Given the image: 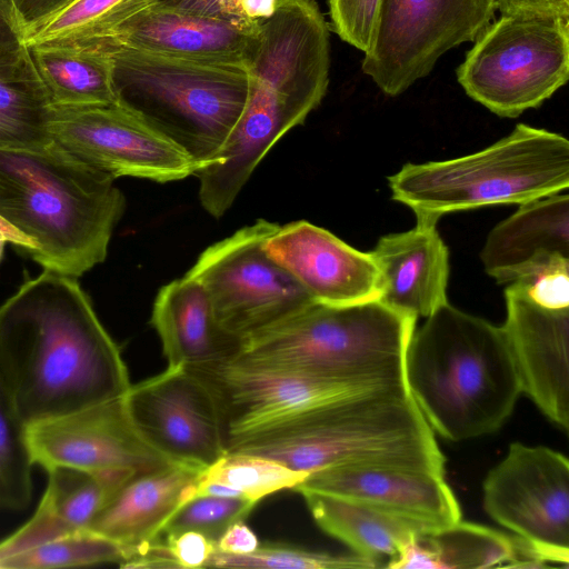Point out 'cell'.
<instances>
[{
	"instance_id": "1",
	"label": "cell",
	"mask_w": 569,
	"mask_h": 569,
	"mask_svg": "<svg viewBox=\"0 0 569 569\" xmlns=\"http://www.w3.org/2000/svg\"><path fill=\"white\" fill-rule=\"evenodd\" d=\"M0 377L27 426L131 387L120 349L77 278L44 269L0 306Z\"/></svg>"
},
{
	"instance_id": "2",
	"label": "cell",
	"mask_w": 569,
	"mask_h": 569,
	"mask_svg": "<svg viewBox=\"0 0 569 569\" xmlns=\"http://www.w3.org/2000/svg\"><path fill=\"white\" fill-rule=\"evenodd\" d=\"M113 181L53 142L0 149V218L32 242L44 270L79 278L104 261L123 214Z\"/></svg>"
},
{
	"instance_id": "3",
	"label": "cell",
	"mask_w": 569,
	"mask_h": 569,
	"mask_svg": "<svg viewBox=\"0 0 569 569\" xmlns=\"http://www.w3.org/2000/svg\"><path fill=\"white\" fill-rule=\"evenodd\" d=\"M413 331L408 390L432 430L460 441L498 430L521 388L501 327L446 302Z\"/></svg>"
},
{
	"instance_id": "4",
	"label": "cell",
	"mask_w": 569,
	"mask_h": 569,
	"mask_svg": "<svg viewBox=\"0 0 569 569\" xmlns=\"http://www.w3.org/2000/svg\"><path fill=\"white\" fill-rule=\"evenodd\" d=\"M228 451L263 456L307 473L380 465L445 475V457L407 386L332 400L288 423L247 437Z\"/></svg>"
},
{
	"instance_id": "5",
	"label": "cell",
	"mask_w": 569,
	"mask_h": 569,
	"mask_svg": "<svg viewBox=\"0 0 569 569\" xmlns=\"http://www.w3.org/2000/svg\"><path fill=\"white\" fill-rule=\"evenodd\" d=\"M416 322L379 300L315 302L247 339L234 359L368 387L407 386L405 358Z\"/></svg>"
},
{
	"instance_id": "6",
	"label": "cell",
	"mask_w": 569,
	"mask_h": 569,
	"mask_svg": "<svg viewBox=\"0 0 569 569\" xmlns=\"http://www.w3.org/2000/svg\"><path fill=\"white\" fill-rule=\"evenodd\" d=\"M96 46L112 58L118 103L180 149L196 172L214 161L242 113L247 68Z\"/></svg>"
},
{
	"instance_id": "7",
	"label": "cell",
	"mask_w": 569,
	"mask_h": 569,
	"mask_svg": "<svg viewBox=\"0 0 569 569\" xmlns=\"http://www.w3.org/2000/svg\"><path fill=\"white\" fill-rule=\"evenodd\" d=\"M391 197L417 221L492 204L527 203L569 187L566 137L519 123L478 152L443 161L406 163L388 177Z\"/></svg>"
},
{
	"instance_id": "8",
	"label": "cell",
	"mask_w": 569,
	"mask_h": 569,
	"mask_svg": "<svg viewBox=\"0 0 569 569\" xmlns=\"http://www.w3.org/2000/svg\"><path fill=\"white\" fill-rule=\"evenodd\" d=\"M473 42L457 80L499 117L538 108L568 81L569 18L501 14Z\"/></svg>"
},
{
	"instance_id": "9",
	"label": "cell",
	"mask_w": 569,
	"mask_h": 569,
	"mask_svg": "<svg viewBox=\"0 0 569 569\" xmlns=\"http://www.w3.org/2000/svg\"><path fill=\"white\" fill-rule=\"evenodd\" d=\"M278 227L258 219L208 247L186 273L206 291L220 326L242 342L315 303L264 250Z\"/></svg>"
},
{
	"instance_id": "10",
	"label": "cell",
	"mask_w": 569,
	"mask_h": 569,
	"mask_svg": "<svg viewBox=\"0 0 569 569\" xmlns=\"http://www.w3.org/2000/svg\"><path fill=\"white\" fill-rule=\"evenodd\" d=\"M496 10V0H379L361 70L383 93L399 96L429 76L446 52L473 42Z\"/></svg>"
},
{
	"instance_id": "11",
	"label": "cell",
	"mask_w": 569,
	"mask_h": 569,
	"mask_svg": "<svg viewBox=\"0 0 569 569\" xmlns=\"http://www.w3.org/2000/svg\"><path fill=\"white\" fill-rule=\"evenodd\" d=\"M483 507L546 563L568 567L569 461L561 452L511 443L483 481Z\"/></svg>"
},
{
	"instance_id": "12",
	"label": "cell",
	"mask_w": 569,
	"mask_h": 569,
	"mask_svg": "<svg viewBox=\"0 0 569 569\" xmlns=\"http://www.w3.org/2000/svg\"><path fill=\"white\" fill-rule=\"evenodd\" d=\"M51 137L69 156L113 179L169 182L196 173L180 149L118 102L53 107Z\"/></svg>"
},
{
	"instance_id": "13",
	"label": "cell",
	"mask_w": 569,
	"mask_h": 569,
	"mask_svg": "<svg viewBox=\"0 0 569 569\" xmlns=\"http://www.w3.org/2000/svg\"><path fill=\"white\" fill-rule=\"evenodd\" d=\"M123 401L142 438L171 462L203 470L226 453L213 395L193 371L168 367L131 385Z\"/></svg>"
},
{
	"instance_id": "14",
	"label": "cell",
	"mask_w": 569,
	"mask_h": 569,
	"mask_svg": "<svg viewBox=\"0 0 569 569\" xmlns=\"http://www.w3.org/2000/svg\"><path fill=\"white\" fill-rule=\"evenodd\" d=\"M34 465L87 471L149 472L173 462L153 449L133 426L123 397L28 426Z\"/></svg>"
},
{
	"instance_id": "15",
	"label": "cell",
	"mask_w": 569,
	"mask_h": 569,
	"mask_svg": "<svg viewBox=\"0 0 569 569\" xmlns=\"http://www.w3.org/2000/svg\"><path fill=\"white\" fill-rule=\"evenodd\" d=\"M264 250L317 303L380 300L382 272L372 252L359 251L321 227L306 220L279 224Z\"/></svg>"
},
{
	"instance_id": "16",
	"label": "cell",
	"mask_w": 569,
	"mask_h": 569,
	"mask_svg": "<svg viewBox=\"0 0 569 569\" xmlns=\"http://www.w3.org/2000/svg\"><path fill=\"white\" fill-rule=\"evenodd\" d=\"M501 326L525 392L558 427L569 428V308L549 309L509 283Z\"/></svg>"
},
{
	"instance_id": "17",
	"label": "cell",
	"mask_w": 569,
	"mask_h": 569,
	"mask_svg": "<svg viewBox=\"0 0 569 569\" xmlns=\"http://www.w3.org/2000/svg\"><path fill=\"white\" fill-rule=\"evenodd\" d=\"M315 490L363 502L429 528L461 519L445 475L430 470L351 465L311 472L293 491Z\"/></svg>"
},
{
	"instance_id": "18",
	"label": "cell",
	"mask_w": 569,
	"mask_h": 569,
	"mask_svg": "<svg viewBox=\"0 0 569 569\" xmlns=\"http://www.w3.org/2000/svg\"><path fill=\"white\" fill-rule=\"evenodd\" d=\"M259 32L260 22L191 16L154 3L97 44L247 68L258 47Z\"/></svg>"
},
{
	"instance_id": "19",
	"label": "cell",
	"mask_w": 569,
	"mask_h": 569,
	"mask_svg": "<svg viewBox=\"0 0 569 569\" xmlns=\"http://www.w3.org/2000/svg\"><path fill=\"white\" fill-rule=\"evenodd\" d=\"M201 471L171 463L134 475L99 511L87 530L123 546L129 553L127 560L131 559L159 539L170 517L194 496Z\"/></svg>"
},
{
	"instance_id": "20",
	"label": "cell",
	"mask_w": 569,
	"mask_h": 569,
	"mask_svg": "<svg viewBox=\"0 0 569 569\" xmlns=\"http://www.w3.org/2000/svg\"><path fill=\"white\" fill-rule=\"evenodd\" d=\"M371 252L382 272L379 301L417 319L448 302L449 250L436 222L382 236Z\"/></svg>"
},
{
	"instance_id": "21",
	"label": "cell",
	"mask_w": 569,
	"mask_h": 569,
	"mask_svg": "<svg viewBox=\"0 0 569 569\" xmlns=\"http://www.w3.org/2000/svg\"><path fill=\"white\" fill-rule=\"evenodd\" d=\"M34 515L0 541V560L31 547L87 530L114 493L138 472L129 469L87 471L57 466Z\"/></svg>"
},
{
	"instance_id": "22",
	"label": "cell",
	"mask_w": 569,
	"mask_h": 569,
	"mask_svg": "<svg viewBox=\"0 0 569 569\" xmlns=\"http://www.w3.org/2000/svg\"><path fill=\"white\" fill-rule=\"evenodd\" d=\"M150 322L172 368H197L234 359L242 340L218 322L201 284L189 276L158 291Z\"/></svg>"
},
{
	"instance_id": "23",
	"label": "cell",
	"mask_w": 569,
	"mask_h": 569,
	"mask_svg": "<svg viewBox=\"0 0 569 569\" xmlns=\"http://www.w3.org/2000/svg\"><path fill=\"white\" fill-rule=\"evenodd\" d=\"M557 256L569 257V197L561 192L520 204L489 232L480 252L485 271L508 284Z\"/></svg>"
},
{
	"instance_id": "24",
	"label": "cell",
	"mask_w": 569,
	"mask_h": 569,
	"mask_svg": "<svg viewBox=\"0 0 569 569\" xmlns=\"http://www.w3.org/2000/svg\"><path fill=\"white\" fill-rule=\"evenodd\" d=\"M517 537L458 520L416 532L401 551L388 560L395 569H479L512 567Z\"/></svg>"
},
{
	"instance_id": "25",
	"label": "cell",
	"mask_w": 569,
	"mask_h": 569,
	"mask_svg": "<svg viewBox=\"0 0 569 569\" xmlns=\"http://www.w3.org/2000/svg\"><path fill=\"white\" fill-rule=\"evenodd\" d=\"M317 525L342 541L355 553L388 560L395 558L411 537L429 527L356 500L299 490Z\"/></svg>"
},
{
	"instance_id": "26",
	"label": "cell",
	"mask_w": 569,
	"mask_h": 569,
	"mask_svg": "<svg viewBox=\"0 0 569 569\" xmlns=\"http://www.w3.org/2000/svg\"><path fill=\"white\" fill-rule=\"evenodd\" d=\"M29 53L53 107L117 102L113 61L100 46H34Z\"/></svg>"
},
{
	"instance_id": "27",
	"label": "cell",
	"mask_w": 569,
	"mask_h": 569,
	"mask_svg": "<svg viewBox=\"0 0 569 569\" xmlns=\"http://www.w3.org/2000/svg\"><path fill=\"white\" fill-rule=\"evenodd\" d=\"M158 0H72L24 31L27 47L93 46Z\"/></svg>"
},
{
	"instance_id": "28",
	"label": "cell",
	"mask_w": 569,
	"mask_h": 569,
	"mask_svg": "<svg viewBox=\"0 0 569 569\" xmlns=\"http://www.w3.org/2000/svg\"><path fill=\"white\" fill-rule=\"evenodd\" d=\"M53 107L32 59L0 76V149H37L52 143Z\"/></svg>"
},
{
	"instance_id": "29",
	"label": "cell",
	"mask_w": 569,
	"mask_h": 569,
	"mask_svg": "<svg viewBox=\"0 0 569 569\" xmlns=\"http://www.w3.org/2000/svg\"><path fill=\"white\" fill-rule=\"evenodd\" d=\"M309 473L254 453L227 451L200 472L198 483H220L258 502L277 491L293 490Z\"/></svg>"
},
{
	"instance_id": "30",
	"label": "cell",
	"mask_w": 569,
	"mask_h": 569,
	"mask_svg": "<svg viewBox=\"0 0 569 569\" xmlns=\"http://www.w3.org/2000/svg\"><path fill=\"white\" fill-rule=\"evenodd\" d=\"M27 428L0 377V509L23 510L32 499Z\"/></svg>"
},
{
	"instance_id": "31",
	"label": "cell",
	"mask_w": 569,
	"mask_h": 569,
	"mask_svg": "<svg viewBox=\"0 0 569 569\" xmlns=\"http://www.w3.org/2000/svg\"><path fill=\"white\" fill-rule=\"evenodd\" d=\"M128 550L90 530H81L0 560V569H44L124 562Z\"/></svg>"
},
{
	"instance_id": "32",
	"label": "cell",
	"mask_w": 569,
	"mask_h": 569,
	"mask_svg": "<svg viewBox=\"0 0 569 569\" xmlns=\"http://www.w3.org/2000/svg\"><path fill=\"white\" fill-rule=\"evenodd\" d=\"M380 559L351 555H331L297 547L267 543L247 555L213 550L206 568H269V569H372Z\"/></svg>"
},
{
	"instance_id": "33",
	"label": "cell",
	"mask_w": 569,
	"mask_h": 569,
	"mask_svg": "<svg viewBox=\"0 0 569 569\" xmlns=\"http://www.w3.org/2000/svg\"><path fill=\"white\" fill-rule=\"evenodd\" d=\"M257 503L242 498L194 496L167 521L161 536L196 531L217 541L237 521H244Z\"/></svg>"
},
{
	"instance_id": "34",
	"label": "cell",
	"mask_w": 569,
	"mask_h": 569,
	"mask_svg": "<svg viewBox=\"0 0 569 569\" xmlns=\"http://www.w3.org/2000/svg\"><path fill=\"white\" fill-rule=\"evenodd\" d=\"M511 284L541 307L569 308V257L548 259L528 269Z\"/></svg>"
},
{
	"instance_id": "35",
	"label": "cell",
	"mask_w": 569,
	"mask_h": 569,
	"mask_svg": "<svg viewBox=\"0 0 569 569\" xmlns=\"http://www.w3.org/2000/svg\"><path fill=\"white\" fill-rule=\"evenodd\" d=\"M329 28L348 44L367 53L372 44L379 0H328Z\"/></svg>"
},
{
	"instance_id": "36",
	"label": "cell",
	"mask_w": 569,
	"mask_h": 569,
	"mask_svg": "<svg viewBox=\"0 0 569 569\" xmlns=\"http://www.w3.org/2000/svg\"><path fill=\"white\" fill-rule=\"evenodd\" d=\"M31 61L24 28L12 0H0V76L10 74Z\"/></svg>"
},
{
	"instance_id": "37",
	"label": "cell",
	"mask_w": 569,
	"mask_h": 569,
	"mask_svg": "<svg viewBox=\"0 0 569 569\" xmlns=\"http://www.w3.org/2000/svg\"><path fill=\"white\" fill-rule=\"evenodd\" d=\"M166 548L178 568H206L216 542L196 531L164 536Z\"/></svg>"
},
{
	"instance_id": "38",
	"label": "cell",
	"mask_w": 569,
	"mask_h": 569,
	"mask_svg": "<svg viewBox=\"0 0 569 569\" xmlns=\"http://www.w3.org/2000/svg\"><path fill=\"white\" fill-rule=\"evenodd\" d=\"M157 4L191 16L224 20L241 19L234 0H158Z\"/></svg>"
},
{
	"instance_id": "39",
	"label": "cell",
	"mask_w": 569,
	"mask_h": 569,
	"mask_svg": "<svg viewBox=\"0 0 569 569\" xmlns=\"http://www.w3.org/2000/svg\"><path fill=\"white\" fill-rule=\"evenodd\" d=\"M507 16H545L569 18V0H496Z\"/></svg>"
},
{
	"instance_id": "40",
	"label": "cell",
	"mask_w": 569,
	"mask_h": 569,
	"mask_svg": "<svg viewBox=\"0 0 569 569\" xmlns=\"http://www.w3.org/2000/svg\"><path fill=\"white\" fill-rule=\"evenodd\" d=\"M258 546L259 541L253 531L243 521H237L220 537L216 549L227 553L247 555Z\"/></svg>"
},
{
	"instance_id": "41",
	"label": "cell",
	"mask_w": 569,
	"mask_h": 569,
	"mask_svg": "<svg viewBox=\"0 0 569 569\" xmlns=\"http://www.w3.org/2000/svg\"><path fill=\"white\" fill-rule=\"evenodd\" d=\"M24 28V31L51 14L56 13L72 0H12Z\"/></svg>"
},
{
	"instance_id": "42",
	"label": "cell",
	"mask_w": 569,
	"mask_h": 569,
	"mask_svg": "<svg viewBox=\"0 0 569 569\" xmlns=\"http://www.w3.org/2000/svg\"><path fill=\"white\" fill-rule=\"evenodd\" d=\"M238 14L241 19L261 22L269 19L277 6V0H234Z\"/></svg>"
},
{
	"instance_id": "43",
	"label": "cell",
	"mask_w": 569,
	"mask_h": 569,
	"mask_svg": "<svg viewBox=\"0 0 569 569\" xmlns=\"http://www.w3.org/2000/svg\"><path fill=\"white\" fill-rule=\"evenodd\" d=\"M0 233L6 237L8 242L21 248L28 254L33 250L32 242L21 234L19 231L9 226L6 221L0 218Z\"/></svg>"
},
{
	"instance_id": "44",
	"label": "cell",
	"mask_w": 569,
	"mask_h": 569,
	"mask_svg": "<svg viewBox=\"0 0 569 569\" xmlns=\"http://www.w3.org/2000/svg\"><path fill=\"white\" fill-rule=\"evenodd\" d=\"M6 242H8V240L6 239V237H3L0 233V260H1V257H2V252H3V248H4Z\"/></svg>"
}]
</instances>
